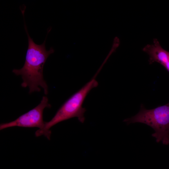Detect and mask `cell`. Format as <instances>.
Masks as SVG:
<instances>
[{"label": "cell", "mask_w": 169, "mask_h": 169, "mask_svg": "<svg viewBox=\"0 0 169 169\" xmlns=\"http://www.w3.org/2000/svg\"><path fill=\"white\" fill-rule=\"evenodd\" d=\"M24 28L28 39V47L24 64L20 69H14L12 72L17 75H21L23 80L22 87H28L29 93L40 92L42 87L45 95L48 93V87L43 76L44 64L49 55L54 52L52 47L47 50L45 46L46 38L41 44H35L28 32L25 20Z\"/></svg>", "instance_id": "cell-1"}, {"label": "cell", "mask_w": 169, "mask_h": 169, "mask_svg": "<svg viewBox=\"0 0 169 169\" xmlns=\"http://www.w3.org/2000/svg\"><path fill=\"white\" fill-rule=\"evenodd\" d=\"M98 84L95 77H94L65 101L50 120L45 122L43 128L35 132L36 136L44 135L50 140L51 132L50 129L61 122L71 118L76 117L80 122L83 123L86 111L83 107V102L90 90L97 87Z\"/></svg>", "instance_id": "cell-2"}, {"label": "cell", "mask_w": 169, "mask_h": 169, "mask_svg": "<svg viewBox=\"0 0 169 169\" xmlns=\"http://www.w3.org/2000/svg\"><path fill=\"white\" fill-rule=\"evenodd\" d=\"M124 121L128 124L138 122L149 125L155 131L152 136L156 138L157 142L169 144V102L151 110L146 109L141 105L136 115Z\"/></svg>", "instance_id": "cell-3"}, {"label": "cell", "mask_w": 169, "mask_h": 169, "mask_svg": "<svg viewBox=\"0 0 169 169\" xmlns=\"http://www.w3.org/2000/svg\"><path fill=\"white\" fill-rule=\"evenodd\" d=\"M49 100L46 96H43L40 103L36 107L27 113L21 115L12 121L2 123L0 125V130L13 127H37L41 129L45 122L43 119V113L46 108H50Z\"/></svg>", "instance_id": "cell-4"}, {"label": "cell", "mask_w": 169, "mask_h": 169, "mask_svg": "<svg viewBox=\"0 0 169 169\" xmlns=\"http://www.w3.org/2000/svg\"><path fill=\"white\" fill-rule=\"evenodd\" d=\"M142 50L149 55L150 64L158 63L169 72V52L162 48L157 39H154L153 44L146 45Z\"/></svg>", "instance_id": "cell-5"}]
</instances>
